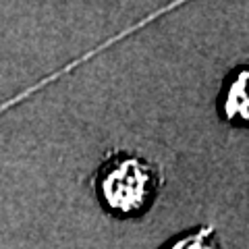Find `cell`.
I'll return each mask as SVG.
<instances>
[{"label":"cell","instance_id":"6da1fadb","mask_svg":"<svg viewBox=\"0 0 249 249\" xmlns=\"http://www.w3.org/2000/svg\"><path fill=\"white\" fill-rule=\"evenodd\" d=\"M158 168L133 154L116 152L106 156L93 177L98 201L114 218L143 214L158 193Z\"/></svg>","mask_w":249,"mask_h":249},{"label":"cell","instance_id":"277c9868","mask_svg":"<svg viewBox=\"0 0 249 249\" xmlns=\"http://www.w3.org/2000/svg\"><path fill=\"white\" fill-rule=\"evenodd\" d=\"M40 85H42V83H40ZM40 85H36V88H31V89H25V91H23V93H19V96H15V98H11V100H9V102L0 104V114H2L4 110H9V108H11V106H15V104H17V102H21V100H25V98L29 96V93H31V91H36L37 88H40Z\"/></svg>","mask_w":249,"mask_h":249},{"label":"cell","instance_id":"7a4b0ae2","mask_svg":"<svg viewBox=\"0 0 249 249\" xmlns=\"http://www.w3.org/2000/svg\"><path fill=\"white\" fill-rule=\"evenodd\" d=\"M222 121L249 124V67H237L222 83L218 96Z\"/></svg>","mask_w":249,"mask_h":249},{"label":"cell","instance_id":"3957f363","mask_svg":"<svg viewBox=\"0 0 249 249\" xmlns=\"http://www.w3.org/2000/svg\"><path fill=\"white\" fill-rule=\"evenodd\" d=\"M162 249H220L216 243L214 229L212 227H201L193 232H185V235L173 239L168 245Z\"/></svg>","mask_w":249,"mask_h":249}]
</instances>
